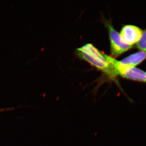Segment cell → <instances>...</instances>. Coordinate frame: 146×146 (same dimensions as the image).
<instances>
[{
  "label": "cell",
  "instance_id": "6da1fadb",
  "mask_svg": "<svg viewBox=\"0 0 146 146\" xmlns=\"http://www.w3.org/2000/svg\"><path fill=\"white\" fill-rule=\"evenodd\" d=\"M77 53L80 58L106 73L110 77H116L114 68L115 58L101 52L92 44H86L78 48Z\"/></svg>",
  "mask_w": 146,
  "mask_h": 146
},
{
  "label": "cell",
  "instance_id": "7a4b0ae2",
  "mask_svg": "<svg viewBox=\"0 0 146 146\" xmlns=\"http://www.w3.org/2000/svg\"><path fill=\"white\" fill-rule=\"evenodd\" d=\"M114 67L116 76L120 75L128 79L146 82V72L140 69L122 65L116 59L114 60Z\"/></svg>",
  "mask_w": 146,
  "mask_h": 146
},
{
  "label": "cell",
  "instance_id": "3957f363",
  "mask_svg": "<svg viewBox=\"0 0 146 146\" xmlns=\"http://www.w3.org/2000/svg\"><path fill=\"white\" fill-rule=\"evenodd\" d=\"M108 29L111 52L115 56L119 55L131 48L132 46L125 44L123 41L119 33L115 30L112 25L106 23Z\"/></svg>",
  "mask_w": 146,
  "mask_h": 146
},
{
  "label": "cell",
  "instance_id": "277c9868",
  "mask_svg": "<svg viewBox=\"0 0 146 146\" xmlns=\"http://www.w3.org/2000/svg\"><path fill=\"white\" fill-rule=\"evenodd\" d=\"M143 33L142 30L138 27L131 25H127L121 29L120 35L125 44L132 46L138 42Z\"/></svg>",
  "mask_w": 146,
  "mask_h": 146
},
{
  "label": "cell",
  "instance_id": "5b68a950",
  "mask_svg": "<svg viewBox=\"0 0 146 146\" xmlns=\"http://www.w3.org/2000/svg\"><path fill=\"white\" fill-rule=\"evenodd\" d=\"M146 58V53L141 51L131 54L119 61L122 65L134 67L143 61Z\"/></svg>",
  "mask_w": 146,
  "mask_h": 146
},
{
  "label": "cell",
  "instance_id": "8992f818",
  "mask_svg": "<svg viewBox=\"0 0 146 146\" xmlns=\"http://www.w3.org/2000/svg\"><path fill=\"white\" fill-rule=\"evenodd\" d=\"M137 47L146 53V30L143 33L141 38L137 42Z\"/></svg>",
  "mask_w": 146,
  "mask_h": 146
},
{
  "label": "cell",
  "instance_id": "52a82bcc",
  "mask_svg": "<svg viewBox=\"0 0 146 146\" xmlns=\"http://www.w3.org/2000/svg\"><path fill=\"white\" fill-rule=\"evenodd\" d=\"M14 109V108H6V109H0V112H3L4 111H7V110H12Z\"/></svg>",
  "mask_w": 146,
  "mask_h": 146
}]
</instances>
